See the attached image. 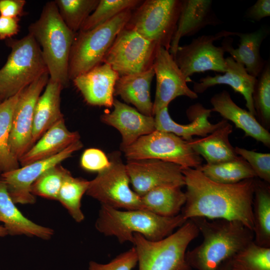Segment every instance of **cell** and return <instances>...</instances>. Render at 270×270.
I'll list each match as a JSON object with an SVG mask.
<instances>
[{"label": "cell", "instance_id": "cell-1", "mask_svg": "<svg viewBox=\"0 0 270 270\" xmlns=\"http://www.w3.org/2000/svg\"><path fill=\"white\" fill-rule=\"evenodd\" d=\"M182 171L186 202L181 214L186 220L202 218L238 221L253 231L256 178L222 184L211 180L197 168H182Z\"/></svg>", "mask_w": 270, "mask_h": 270}, {"label": "cell", "instance_id": "cell-2", "mask_svg": "<svg viewBox=\"0 0 270 270\" xmlns=\"http://www.w3.org/2000/svg\"><path fill=\"white\" fill-rule=\"evenodd\" d=\"M192 220L203 240L200 244L186 251V261L196 270H218L221 264L254 240L252 230L238 221L202 218Z\"/></svg>", "mask_w": 270, "mask_h": 270}, {"label": "cell", "instance_id": "cell-3", "mask_svg": "<svg viewBox=\"0 0 270 270\" xmlns=\"http://www.w3.org/2000/svg\"><path fill=\"white\" fill-rule=\"evenodd\" d=\"M187 220L181 213L166 218L146 210H122L101 205L95 226L100 232L116 237L121 244L132 243L135 233L149 240H159L172 234Z\"/></svg>", "mask_w": 270, "mask_h": 270}, {"label": "cell", "instance_id": "cell-4", "mask_svg": "<svg viewBox=\"0 0 270 270\" xmlns=\"http://www.w3.org/2000/svg\"><path fill=\"white\" fill-rule=\"evenodd\" d=\"M28 30L40 46L50 79L68 86L70 54L76 34L63 21L54 1L44 4Z\"/></svg>", "mask_w": 270, "mask_h": 270}, {"label": "cell", "instance_id": "cell-5", "mask_svg": "<svg viewBox=\"0 0 270 270\" xmlns=\"http://www.w3.org/2000/svg\"><path fill=\"white\" fill-rule=\"evenodd\" d=\"M196 224L188 220L175 232L156 241L134 234L138 270H192L186 260L187 248L199 234Z\"/></svg>", "mask_w": 270, "mask_h": 270}, {"label": "cell", "instance_id": "cell-6", "mask_svg": "<svg viewBox=\"0 0 270 270\" xmlns=\"http://www.w3.org/2000/svg\"><path fill=\"white\" fill-rule=\"evenodd\" d=\"M6 44L11 52L0 69L2 102L16 95L48 72L40 46L31 34L19 40L7 39Z\"/></svg>", "mask_w": 270, "mask_h": 270}, {"label": "cell", "instance_id": "cell-7", "mask_svg": "<svg viewBox=\"0 0 270 270\" xmlns=\"http://www.w3.org/2000/svg\"><path fill=\"white\" fill-rule=\"evenodd\" d=\"M132 10L124 11L92 30L76 34L69 57L70 80L102 62L117 36L129 20Z\"/></svg>", "mask_w": 270, "mask_h": 270}, {"label": "cell", "instance_id": "cell-8", "mask_svg": "<svg viewBox=\"0 0 270 270\" xmlns=\"http://www.w3.org/2000/svg\"><path fill=\"white\" fill-rule=\"evenodd\" d=\"M181 4L182 0H142L132 12L125 27L169 50Z\"/></svg>", "mask_w": 270, "mask_h": 270}, {"label": "cell", "instance_id": "cell-9", "mask_svg": "<svg viewBox=\"0 0 270 270\" xmlns=\"http://www.w3.org/2000/svg\"><path fill=\"white\" fill-rule=\"evenodd\" d=\"M109 160V166L90 181L86 194L101 205L118 210H146L140 196L130 188V178L120 152L112 154Z\"/></svg>", "mask_w": 270, "mask_h": 270}, {"label": "cell", "instance_id": "cell-10", "mask_svg": "<svg viewBox=\"0 0 270 270\" xmlns=\"http://www.w3.org/2000/svg\"><path fill=\"white\" fill-rule=\"evenodd\" d=\"M123 152L128 160L156 159L182 168H197L202 161L188 141L172 133L158 130L140 137Z\"/></svg>", "mask_w": 270, "mask_h": 270}, {"label": "cell", "instance_id": "cell-11", "mask_svg": "<svg viewBox=\"0 0 270 270\" xmlns=\"http://www.w3.org/2000/svg\"><path fill=\"white\" fill-rule=\"evenodd\" d=\"M158 46L135 30L124 27L118 34L104 56L119 76L138 74L152 67Z\"/></svg>", "mask_w": 270, "mask_h": 270}, {"label": "cell", "instance_id": "cell-12", "mask_svg": "<svg viewBox=\"0 0 270 270\" xmlns=\"http://www.w3.org/2000/svg\"><path fill=\"white\" fill-rule=\"evenodd\" d=\"M231 32L222 30L214 34L202 35L178 47L173 58L187 82H192L190 77L195 73L226 71L225 52L221 46H216L214 42L230 37Z\"/></svg>", "mask_w": 270, "mask_h": 270}, {"label": "cell", "instance_id": "cell-13", "mask_svg": "<svg viewBox=\"0 0 270 270\" xmlns=\"http://www.w3.org/2000/svg\"><path fill=\"white\" fill-rule=\"evenodd\" d=\"M49 78L48 72L20 92L13 114L9 138L10 150L18 160L32 146L34 108Z\"/></svg>", "mask_w": 270, "mask_h": 270}, {"label": "cell", "instance_id": "cell-14", "mask_svg": "<svg viewBox=\"0 0 270 270\" xmlns=\"http://www.w3.org/2000/svg\"><path fill=\"white\" fill-rule=\"evenodd\" d=\"M134 190L140 196L161 187L185 186L182 167L156 159L128 160L126 164Z\"/></svg>", "mask_w": 270, "mask_h": 270}, {"label": "cell", "instance_id": "cell-15", "mask_svg": "<svg viewBox=\"0 0 270 270\" xmlns=\"http://www.w3.org/2000/svg\"><path fill=\"white\" fill-rule=\"evenodd\" d=\"M82 147L83 144L79 140L52 157L2 173L0 179L6 184L8 194L15 204H34L36 198L32 194L30 189L35 180L47 170L60 164Z\"/></svg>", "mask_w": 270, "mask_h": 270}, {"label": "cell", "instance_id": "cell-16", "mask_svg": "<svg viewBox=\"0 0 270 270\" xmlns=\"http://www.w3.org/2000/svg\"><path fill=\"white\" fill-rule=\"evenodd\" d=\"M152 68L156 76L153 116L178 96H185L192 100L198 98V94L187 85L186 80L168 50L158 47Z\"/></svg>", "mask_w": 270, "mask_h": 270}, {"label": "cell", "instance_id": "cell-17", "mask_svg": "<svg viewBox=\"0 0 270 270\" xmlns=\"http://www.w3.org/2000/svg\"><path fill=\"white\" fill-rule=\"evenodd\" d=\"M112 106V111L102 114L100 120L120 132L122 138L120 148L122 151L140 137L156 130L154 116L144 115L117 99H114Z\"/></svg>", "mask_w": 270, "mask_h": 270}, {"label": "cell", "instance_id": "cell-18", "mask_svg": "<svg viewBox=\"0 0 270 270\" xmlns=\"http://www.w3.org/2000/svg\"><path fill=\"white\" fill-rule=\"evenodd\" d=\"M212 112V109L206 108L200 103L194 104L186 110V114L191 122L181 124L172 118L168 106H166L154 113L155 128L156 130L172 133L186 141L192 140L194 136L204 137L227 122L224 119L216 124H212L208 120Z\"/></svg>", "mask_w": 270, "mask_h": 270}, {"label": "cell", "instance_id": "cell-19", "mask_svg": "<svg viewBox=\"0 0 270 270\" xmlns=\"http://www.w3.org/2000/svg\"><path fill=\"white\" fill-rule=\"evenodd\" d=\"M118 74L108 64L98 65L72 81L86 102L94 106L112 107Z\"/></svg>", "mask_w": 270, "mask_h": 270}, {"label": "cell", "instance_id": "cell-20", "mask_svg": "<svg viewBox=\"0 0 270 270\" xmlns=\"http://www.w3.org/2000/svg\"><path fill=\"white\" fill-rule=\"evenodd\" d=\"M212 4L211 0H182L176 29L169 50L173 56L182 37L194 36L208 26L222 23L212 10Z\"/></svg>", "mask_w": 270, "mask_h": 270}, {"label": "cell", "instance_id": "cell-21", "mask_svg": "<svg viewBox=\"0 0 270 270\" xmlns=\"http://www.w3.org/2000/svg\"><path fill=\"white\" fill-rule=\"evenodd\" d=\"M269 34V28L264 25L250 32H233L232 36H236L240 38L238 48H234L233 40L230 37L223 39L221 46L236 62L242 64L248 74L257 78L266 62L262 57L260 48Z\"/></svg>", "mask_w": 270, "mask_h": 270}, {"label": "cell", "instance_id": "cell-22", "mask_svg": "<svg viewBox=\"0 0 270 270\" xmlns=\"http://www.w3.org/2000/svg\"><path fill=\"white\" fill-rule=\"evenodd\" d=\"M226 70L222 74L207 76L194 82L193 91L202 94L208 88L218 84H226L230 86L234 92L240 94L246 100L248 110L256 117V112L252 100V92L256 78L248 74L244 66L236 62L230 56L226 58Z\"/></svg>", "mask_w": 270, "mask_h": 270}, {"label": "cell", "instance_id": "cell-23", "mask_svg": "<svg viewBox=\"0 0 270 270\" xmlns=\"http://www.w3.org/2000/svg\"><path fill=\"white\" fill-rule=\"evenodd\" d=\"M212 112L220 114L226 120L232 122L244 132L245 136H250L268 148L270 147V134L248 110L238 106L226 90L214 94L210 98Z\"/></svg>", "mask_w": 270, "mask_h": 270}, {"label": "cell", "instance_id": "cell-24", "mask_svg": "<svg viewBox=\"0 0 270 270\" xmlns=\"http://www.w3.org/2000/svg\"><path fill=\"white\" fill-rule=\"evenodd\" d=\"M79 140V133L68 130L63 118L48 130L20 158V164L22 166L52 157Z\"/></svg>", "mask_w": 270, "mask_h": 270}, {"label": "cell", "instance_id": "cell-25", "mask_svg": "<svg viewBox=\"0 0 270 270\" xmlns=\"http://www.w3.org/2000/svg\"><path fill=\"white\" fill-rule=\"evenodd\" d=\"M154 76L152 67L142 72L119 76L114 84V96L132 104L140 113L154 116L150 85Z\"/></svg>", "mask_w": 270, "mask_h": 270}, {"label": "cell", "instance_id": "cell-26", "mask_svg": "<svg viewBox=\"0 0 270 270\" xmlns=\"http://www.w3.org/2000/svg\"><path fill=\"white\" fill-rule=\"evenodd\" d=\"M0 222L4 224L8 234L26 235L49 240L54 234L50 228L38 224L26 218L17 208L7 187L0 179Z\"/></svg>", "mask_w": 270, "mask_h": 270}, {"label": "cell", "instance_id": "cell-27", "mask_svg": "<svg viewBox=\"0 0 270 270\" xmlns=\"http://www.w3.org/2000/svg\"><path fill=\"white\" fill-rule=\"evenodd\" d=\"M62 85L49 78L45 90L38 98L34 108L32 146L54 124L64 118L60 110Z\"/></svg>", "mask_w": 270, "mask_h": 270}, {"label": "cell", "instance_id": "cell-28", "mask_svg": "<svg viewBox=\"0 0 270 270\" xmlns=\"http://www.w3.org/2000/svg\"><path fill=\"white\" fill-rule=\"evenodd\" d=\"M232 126L228 122L212 133L202 138L188 141L192 149L208 164H216L238 158L234 148L229 140Z\"/></svg>", "mask_w": 270, "mask_h": 270}, {"label": "cell", "instance_id": "cell-29", "mask_svg": "<svg viewBox=\"0 0 270 270\" xmlns=\"http://www.w3.org/2000/svg\"><path fill=\"white\" fill-rule=\"evenodd\" d=\"M146 210L170 218L179 214L186 202L180 187L166 186L152 190L140 196Z\"/></svg>", "mask_w": 270, "mask_h": 270}, {"label": "cell", "instance_id": "cell-30", "mask_svg": "<svg viewBox=\"0 0 270 270\" xmlns=\"http://www.w3.org/2000/svg\"><path fill=\"white\" fill-rule=\"evenodd\" d=\"M254 242L270 248V186L256 179L252 202Z\"/></svg>", "mask_w": 270, "mask_h": 270}, {"label": "cell", "instance_id": "cell-31", "mask_svg": "<svg viewBox=\"0 0 270 270\" xmlns=\"http://www.w3.org/2000/svg\"><path fill=\"white\" fill-rule=\"evenodd\" d=\"M197 169L211 180L222 184H234L256 177L247 162L240 156L231 161L201 165Z\"/></svg>", "mask_w": 270, "mask_h": 270}, {"label": "cell", "instance_id": "cell-32", "mask_svg": "<svg viewBox=\"0 0 270 270\" xmlns=\"http://www.w3.org/2000/svg\"><path fill=\"white\" fill-rule=\"evenodd\" d=\"M21 90L0 103V171L2 174L20 168L18 160L10 150L9 138L14 112Z\"/></svg>", "mask_w": 270, "mask_h": 270}, {"label": "cell", "instance_id": "cell-33", "mask_svg": "<svg viewBox=\"0 0 270 270\" xmlns=\"http://www.w3.org/2000/svg\"><path fill=\"white\" fill-rule=\"evenodd\" d=\"M89 183L90 181L86 179L74 177L70 172L64 178L58 194L57 200L78 222L84 218L81 210V200L88 190Z\"/></svg>", "mask_w": 270, "mask_h": 270}, {"label": "cell", "instance_id": "cell-34", "mask_svg": "<svg viewBox=\"0 0 270 270\" xmlns=\"http://www.w3.org/2000/svg\"><path fill=\"white\" fill-rule=\"evenodd\" d=\"M54 2L66 26L76 34L95 10L100 0H56Z\"/></svg>", "mask_w": 270, "mask_h": 270}, {"label": "cell", "instance_id": "cell-35", "mask_svg": "<svg viewBox=\"0 0 270 270\" xmlns=\"http://www.w3.org/2000/svg\"><path fill=\"white\" fill-rule=\"evenodd\" d=\"M256 118L266 130L270 128V62L266 60L256 78L252 92Z\"/></svg>", "mask_w": 270, "mask_h": 270}, {"label": "cell", "instance_id": "cell-36", "mask_svg": "<svg viewBox=\"0 0 270 270\" xmlns=\"http://www.w3.org/2000/svg\"><path fill=\"white\" fill-rule=\"evenodd\" d=\"M229 262L233 270H270V248L260 246L253 240Z\"/></svg>", "mask_w": 270, "mask_h": 270}, {"label": "cell", "instance_id": "cell-37", "mask_svg": "<svg viewBox=\"0 0 270 270\" xmlns=\"http://www.w3.org/2000/svg\"><path fill=\"white\" fill-rule=\"evenodd\" d=\"M142 2L140 0H100L96 8L86 20L80 30H92L124 11L136 8Z\"/></svg>", "mask_w": 270, "mask_h": 270}, {"label": "cell", "instance_id": "cell-38", "mask_svg": "<svg viewBox=\"0 0 270 270\" xmlns=\"http://www.w3.org/2000/svg\"><path fill=\"white\" fill-rule=\"evenodd\" d=\"M70 172L60 164L43 172L31 186V192L36 196L57 200L66 176Z\"/></svg>", "mask_w": 270, "mask_h": 270}, {"label": "cell", "instance_id": "cell-39", "mask_svg": "<svg viewBox=\"0 0 270 270\" xmlns=\"http://www.w3.org/2000/svg\"><path fill=\"white\" fill-rule=\"evenodd\" d=\"M236 154L244 159L254 172L256 176L270 183V154L261 153L238 146L234 148Z\"/></svg>", "mask_w": 270, "mask_h": 270}, {"label": "cell", "instance_id": "cell-40", "mask_svg": "<svg viewBox=\"0 0 270 270\" xmlns=\"http://www.w3.org/2000/svg\"><path fill=\"white\" fill-rule=\"evenodd\" d=\"M138 264V256L135 248L124 252L106 264L94 261L89 263V270H132Z\"/></svg>", "mask_w": 270, "mask_h": 270}, {"label": "cell", "instance_id": "cell-41", "mask_svg": "<svg viewBox=\"0 0 270 270\" xmlns=\"http://www.w3.org/2000/svg\"><path fill=\"white\" fill-rule=\"evenodd\" d=\"M110 162L100 150L90 148L86 150L80 158V166L89 172H100L109 166Z\"/></svg>", "mask_w": 270, "mask_h": 270}, {"label": "cell", "instance_id": "cell-42", "mask_svg": "<svg viewBox=\"0 0 270 270\" xmlns=\"http://www.w3.org/2000/svg\"><path fill=\"white\" fill-rule=\"evenodd\" d=\"M270 16V0H258L246 10L244 14L245 18L256 22Z\"/></svg>", "mask_w": 270, "mask_h": 270}, {"label": "cell", "instance_id": "cell-43", "mask_svg": "<svg viewBox=\"0 0 270 270\" xmlns=\"http://www.w3.org/2000/svg\"><path fill=\"white\" fill-rule=\"evenodd\" d=\"M26 3L24 0H0V16L18 18L22 14Z\"/></svg>", "mask_w": 270, "mask_h": 270}, {"label": "cell", "instance_id": "cell-44", "mask_svg": "<svg viewBox=\"0 0 270 270\" xmlns=\"http://www.w3.org/2000/svg\"><path fill=\"white\" fill-rule=\"evenodd\" d=\"M19 19L0 16V40L11 38L20 30Z\"/></svg>", "mask_w": 270, "mask_h": 270}, {"label": "cell", "instance_id": "cell-45", "mask_svg": "<svg viewBox=\"0 0 270 270\" xmlns=\"http://www.w3.org/2000/svg\"><path fill=\"white\" fill-rule=\"evenodd\" d=\"M218 270H233L229 260L222 263Z\"/></svg>", "mask_w": 270, "mask_h": 270}, {"label": "cell", "instance_id": "cell-46", "mask_svg": "<svg viewBox=\"0 0 270 270\" xmlns=\"http://www.w3.org/2000/svg\"><path fill=\"white\" fill-rule=\"evenodd\" d=\"M8 235L6 228L3 226H0V237H4Z\"/></svg>", "mask_w": 270, "mask_h": 270}, {"label": "cell", "instance_id": "cell-47", "mask_svg": "<svg viewBox=\"0 0 270 270\" xmlns=\"http://www.w3.org/2000/svg\"><path fill=\"white\" fill-rule=\"evenodd\" d=\"M1 102H2V100H0V103Z\"/></svg>", "mask_w": 270, "mask_h": 270}, {"label": "cell", "instance_id": "cell-48", "mask_svg": "<svg viewBox=\"0 0 270 270\" xmlns=\"http://www.w3.org/2000/svg\"><path fill=\"white\" fill-rule=\"evenodd\" d=\"M1 174H2V172H1L0 171V176Z\"/></svg>", "mask_w": 270, "mask_h": 270}]
</instances>
